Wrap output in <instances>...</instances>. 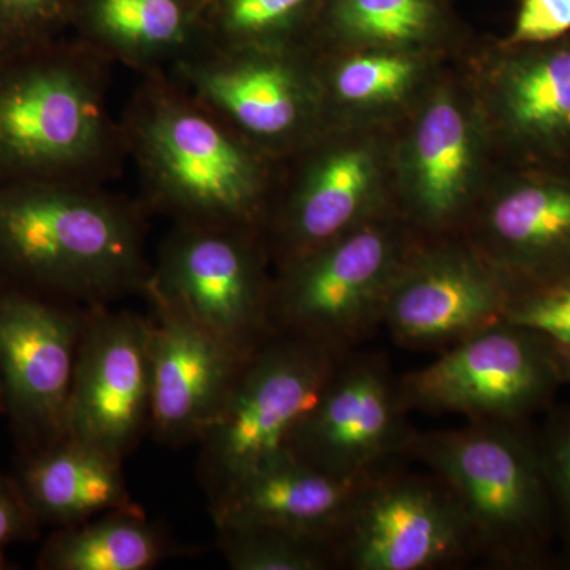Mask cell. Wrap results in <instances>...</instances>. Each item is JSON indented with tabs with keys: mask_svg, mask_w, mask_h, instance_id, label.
<instances>
[{
	"mask_svg": "<svg viewBox=\"0 0 570 570\" xmlns=\"http://www.w3.org/2000/svg\"><path fill=\"white\" fill-rule=\"evenodd\" d=\"M186 553L140 505L112 510L82 523L58 528L40 549L41 570H151Z\"/></svg>",
	"mask_w": 570,
	"mask_h": 570,
	"instance_id": "cell-25",
	"label": "cell"
},
{
	"mask_svg": "<svg viewBox=\"0 0 570 570\" xmlns=\"http://www.w3.org/2000/svg\"><path fill=\"white\" fill-rule=\"evenodd\" d=\"M67 436L126 461L151 430V318L88 307L67 407Z\"/></svg>",
	"mask_w": 570,
	"mask_h": 570,
	"instance_id": "cell-15",
	"label": "cell"
},
{
	"mask_svg": "<svg viewBox=\"0 0 570 570\" xmlns=\"http://www.w3.org/2000/svg\"><path fill=\"white\" fill-rule=\"evenodd\" d=\"M468 80L494 149L549 171L570 167V37L498 45L475 59Z\"/></svg>",
	"mask_w": 570,
	"mask_h": 570,
	"instance_id": "cell-17",
	"label": "cell"
},
{
	"mask_svg": "<svg viewBox=\"0 0 570 570\" xmlns=\"http://www.w3.org/2000/svg\"><path fill=\"white\" fill-rule=\"evenodd\" d=\"M111 71L75 36L0 55V183L118 178L129 154Z\"/></svg>",
	"mask_w": 570,
	"mask_h": 570,
	"instance_id": "cell-3",
	"label": "cell"
},
{
	"mask_svg": "<svg viewBox=\"0 0 570 570\" xmlns=\"http://www.w3.org/2000/svg\"><path fill=\"white\" fill-rule=\"evenodd\" d=\"M404 459L433 472L456 499L475 561L497 570L551 564L557 521L538 442L523 425L468 422L414 430Z\"/></svg>",
	"mask_w": 570,
	"mask_h": 570,
	"instance_id": "cell-4",
	"label": "cell"
},
{
	"mask_svg": "<svg viewBox=\"0 0 570 570\" xmlns=\"http://www.w3.org/2000/svg\"><path fill=\"white\" fill-rule=\"evenodd\" d=\"M119 119L149 213L264 234L279 160L239 137L167 71L142 75Z\"/></svg>",
	"mask_w": 570,
	"mask_h": 570,
	"instance_id": "cell-2",
	"label": "cell"
},
{
	"mask_svg": "<svg viewBox=\"0 0 570 570\" xmlns=\"http://www.w3.org/2000/svg\"><path fill=\"white\" fill-rule=\"evenodd\" d=\"M340 569L436 570L475 561L459 502L428 471L396 463L367 478L337 542Z\"/></svg>",
	"mask_w": 570,
	"mask_h": 570,
	"instance_id": "cell-12",
	"label": "cell"
},
{
	"mask_svg": "<svg viewBox=\"0 0 570 570\" xmlns=\"http://www.w3.org/2000/svg\"><path fill=\"white\" fill-rule=\"evenodd\" d=\"M346 354L275 333L247 356L197 442L198 480L212 515L243 480L287 450Z\"/></svg>",
	"mask_w": 570,
	"mask_h": 570,
	"instance_id": "cell-6",
	"label": "cell"
},
{
	"mask_svg": "<svg viewBox=\"0 0 570 570\" xmlns=\"http://www.w3.org/2000/svg\"><path fill=\"white\" fill-rule=\"evenodd\" d=\"M273 279L275 268L262 232L175 224L142 291L183 307L247 358L275 335Z\"/></svg>",
	"mask_w": 570,
	"mask_h": 570,
	"instance_id": "cell-10",
	"label": "cell"
},
{
	"mask_svg": "<svg viewBox=\"0 0 570 570\" xmlns=\"http://www.w3.org/2000/svg\"><path fill=\"white\" fill-rule=\"evenodd\" d=\"M40 531L13 475L0 472V568L6 564L9 547L39 538Z\"/></svg>",
	"mask_w": 570,
	"mask_h": 570,
	"instance_id": "cell-32",
	"label": "cell"
},
{
	"mask_svg": "<svg viewBox=\"0 0 570 570\" xmlns=\"http://www.w3.org/2000/svg\"><path fill=\"white\" fill-rule=\"evenodd\" d=\"M393 132L392 194L423 242L456 238L489 186L493 140L468 77L441 73Z\"/></svg>",
	"mask_w": 570,
	"mask_h": 570,
	"instance_id": "cell-8",
	"label": "cell"
},
{
	"mask_svg": "<svg viewBox=\"0 0 570 570\" xmlns=\"http://www.w3.org/2000/svg\"><path fill=\"white\" fill-rule=\"evenodd\" d=\"M570 32V0H521L502 47L547 43Z\"/></svg>",
	"mask_w": 570,
	"mask_h": 570,
	"instance_id": "cell-31",
	"label": "cell"
},
{
	"mask_svg": "<svg viewBox=\"0 0 570 570\" xmlns=\"http://www.w3.org/2000/svg\"><path fill=\"white\" fill-rule=\"evenodd\" d=\"M535 442L553 505L558 538L570 557V411L551 415Z\"/></svg>",
	"mask_w": 570,
	"mask_h": 570,
	"instance_id": "cell-30",
	"label": "cell"
},
{
	"mask_svg": "<svg viewBox=\"0 0 570 570\" xmlns=\"http://www.w3.org/2000/svg\"><path fill=\"white\" fill-rule=\"evenodd\" d=\"M0 415H2V401H0Z\"/></svg>",
	"mask_w": 570,
	"mask_h": 570,
	"instance_id": "cell-34",
	"label": "cell"
},
{
	"mask_svg": "<svg viewBox=\"0 0 570 570\" xmlns=\"http://www.w3.org/2000/svg\"><path fill=\"white\" fill-rule=\"evenodd\" d=\"M420 243L392 205L279 266L273 279V332L343 354L358 348L381 328L390 287Z\"/></svg>",
	"mask_w": 570,
	"mask_h": 570,
	"instance_id": "cell-5",
	"label": "cell"
},
{
	"mask_svg": "<svg viewBox=\"0 0 570 570\" xmlns=\"http://www.w3.org/2000/svg\"><path fill=\"white\" fill-rule=\"evenodd\" d=\"M124 461L73 438L18 456L13 479L41 528L71 527L138 508L127 487Z\"/></svg>",
	"mask_w": 570,
	"mask_h": 570,
	"instance_id": "cell-23",
	"label": "cell"
},
{
	"mask_svg": "<svg viewBox=\"0 0 570 570\" xmlns=\"http://www.w3.org/2000/svg\"><path fill=\"white\" fill-rule=\"evenodd\" d=\"M149 214L105 184L0 183V285L85 307L141 295Z\"/></svg>",
	"mask_w": 570,
	"mask_h": 570,
	"instance_id": "cell-1",
	"label": "cell"
},
{
	"mask_svg": "<svg viewBox=\"0 0 570 570\" xmlns=\"http://www.w3.org/2000/svg\"><path fill=\"white\" fill-rule=\"evenodd\" d=\"M504 322L551 343H570V273L513 295Z\"/></svg>",
	"mask_w": 570,
	"mask_h": 570,
	"instance_id": "cell-29",
	"label": "cell"
},
{
	"mask_svg": "<svg viewBox=\"0 0 570 570\" xmlns=\"http://www.w3.org/2000/svg\"><path fill=\"white\" fill-rule=\"evenodd\" d=\"M217 549L234 570H335L337 549L324 540L258 527H219Z\"/></svg>",
	"mask_w": 570,
	"mask_h": 570,
	"instance_id": "cell-27",
	"label": "cell"
},
{
	"mask_svg": "<svg viewBox=\"0 0 570 570\" xmlns=\"http://www.w3.org/2000/svg\"><path fill=\"white\" fill-rule=\"evenodd\" d=\"M167 73L279 163L326 126L316 58L303 45L198 47Z\"/></svg>",
	"mask_w": 570,
	"mask_h": 570,
	"instance_id": "cell-9",
	"label": "cell"
},
{
	"mask_svg": "<svg viewBox=\"0 0 570 570\" xmlns=\"http://www.w3.org/2000/svg\"><path fill=\"white\" fill-rule=\"evenodd\" d=\"M86 311L0 285V401L18 456L67 436Z\"/></svg>",
	"mask_w": 570,
	"mask_h": 570,
	"instance_id": "cell-13",
	"label": "cell"
},
{
	"mask_svg": "<svg viewBox=\"0 0 570 570\" xmlns=\"http://www.w3.org/2000/svg\"><path fill=\"white\" fill-rule=\"evenodd\" d=\"M459 32L449 0H324L307 48L445 55Z\"/></svg>",
	"mask_w": 570,
	"mask_h": 570,
	"instance_id": "cell-24",
	"label": "cell"
},
{
	"mask_svg": "<svg viewBox=\"0 0 570 570\" xmlns=\"http://www.w3.org/2000/svg\"><path fill=\"white\" fill-rule=\"evenodd\" d=\"M366 480L335 478L285 450L239 483L213 513L214 527L273 528L337 549Z\"/></svg>",
	"mask_w": 570,
	"mask_h": 570,
	"instance_id": "cell-20",
	"label": "cell"
},
{
	"mask_svg": "<svg viewBox=\"0 0 570 570\" xmlns=\"http://www.w3.org/2000/svg\"><path fill=\"white\" fill-rule=\"evenodd\" d=\"M561 382L550 341L501 322L439 352L430 365L397 376V390L409 414L523 425L549 404Z\"/></svg>",
	"mask_w": 570,
	"mask_h": 570,
	"instance_id": "cell-11",
	"label": "cell"
},
{
	"mask_svg": "<svg viewBox=\"0 0 570 570\" xmlns=\"http://www.w3.org/2000/svg\"><path fill=\"white\" fill-rule=\"evenodd\" d=\"M208 0H78L75 37L116 66L167 71L200 47Z\"/></svg>",
	"mask_w": 570,
	"mask_h": 570,
	"instance_id": "cell-22",
	"label": "cell"
},
{
	"mask_svg": "<svg viewBox=\"0 0 570 570\" xmlns=\"http://www.w3.org/2000/svg\"><path fill=\"white\" fill-rule=\"evenodd\" d=\"M393 129L326 124L281 160L264 238L273 268L390 208Z\"/></svg>",
	"mask_w": 570,
	"mask_h": 570,
	"instance_id": "cell-7",
	"label": "cell"
},
{
	"mask_svg": "<svg viewBox=\"0 0 570 570\" xmlns=\"http://www.w3.org/2000/svg\"><path fill=\"white\" fill-rule=\"evenodd\" d=\"M508 285L466 242L420 243L393 281L382 326L397 346L442 352L504 322Z\"/></svg>",
	"mask_w": 570,
	"mask_h": 570,
	"instance_id": "cell-16",
	"label": "cell"
},
{
	"mask_svg": "<svg viewBox=\"0 0 570 570\" xmlns=\"http://www.w3.org/2000/svg\"><path fill=\"white\" fill-rule=\"evenodd\" d=\"M151 318V430L160 445L197 444L246 358L183 307L142 291Z\"/></svg>",
	"mask_w": 570,
	"mask_h": 570,
	"instance_id": "cell-19",
	"label": "cell"
},
{
	"mask_svg": "<svg viewBox=\"0 0 570 570\" xmlns=\"http://www.w3.org/2000/svg\"><path fill=\"white\" fill-rule=\"evenodd\" d=\"M324 0H208L200 47H307Z\"/></svg>",
	"mask_w": 570,
	"mask_h": 570,
	"instance_id": "cell-26",
	"label": "cell"
},
{
	"mask_svg": "<svg viewBox=\"0 0 570 570\" xmlns=\"http://www.w3.org/2000/svg\"><path fill=\"white\" fill-rule=\"evenodd\" d=\"M78 0H0V55L66 36Z\"/></svg>",
	"mask_w": 570,
	"mask_h": 570,
	"instance_id": "cell-28",
	"label": "cell"
},
{
	"mask_svg": "<svg viewBox=\"0 0 570 570\" xmlns=\"http://www.w3.org/2000/svg\"><path fill=\"white\" fill-rule=\"evenodd\" d=\"M460 238L515 295L570 273V178L534 171L490 179Z\"/></svg>",
	"mask_w": 570,
	"mask_h": 570,
	"instance_id": "cell-18",
	"label": "cell"
},
{
	"mask_svg": "<svg viewBox=\"0 0 570 570\" xmlns=\"http://www.w3.org/2000/svg\"><path fill=\"white\" fill-rule=\"evenodd\" d=\"M313 52L326 124L385 129H393L425 96L442 73L444 58L406 50Z\"/></svg>",
	"mask_w": 570,
	"mask_h": 570,
	"instance_id": "cell-21",
	"label": "cell"
},
{
	"mask_svg": "<svg viewBox=\"0 0 570 570\" xmlns=\"http://www.w3.org/2000/svg\"><path fill=\"white\" fill-rule=\"evenodd\" d=\"M401 403L397 376L377 352H347L287 450L341 479H363L404 459L415 428Z\"/></svg>",
	"mask_w": 570,
	"mask_h": 570,
	"instance_id": "cell-14",
	"label": "cell"
},
{
	"mask_svg": "<svg viewBox=\"0 0 570 570\" xmlns=\"http://www.w3.org/2000/svg\"><path fill=\"white\" fill-rule=\"evenodd\" d=\"M551 347H553L554 355H557L562 381L570 382V343H551Z\"/></svg>",
	"mask_w": 570,
	"mask_h": 570,
	"instance_id": "cell-33",
	"label": "cell"
}]
</instances>
